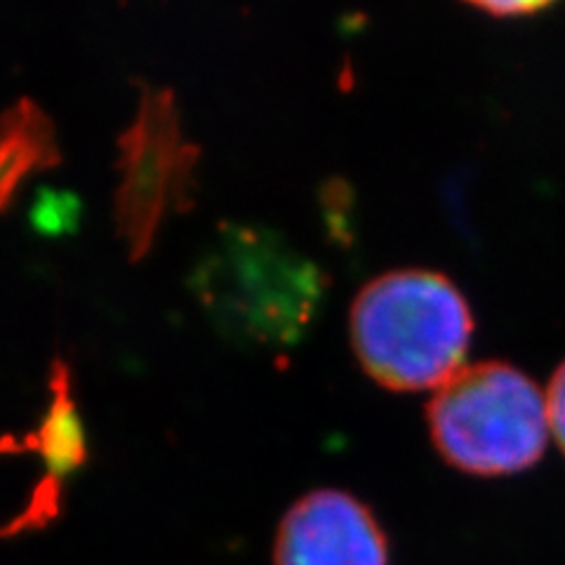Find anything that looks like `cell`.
Masks as SVG:
<instances>
[{
  "label": "cell",
  "mask_w": 565,
  "mask_h": 565,
  "mask_svg": "<svg viewBox=\"0 0 565 565\" xmlns=\"http://www.w3.org/2000/svg\"><path fill=\"white\" fill-rule=\"evenodd\" d=\"M274 565H392L386 530L356 494L318 488L280 519Z\"/></svg>",
  "instance_id": "3957f363"
},
{
  "label": "cell",
  "mask_w": 565,
  "mask_h": 565,
  "mask_svg": "<svg viewBox=\"0 0 565 565\" xmlns=\"http://www.w3.org/2000/svg\"><path fill=\"white\" fill-rule=\"evenodd\" d=\"M359 363L392 392H424L465 365L473 318L465 295L431 269H394L373 278L349 313Z\"/></svg>",
  "instance_id": "6da1fadb"
},
{
  "label": "cell",
  "mask_w": 565,
  "mask_h": 565,
  "mask_svg": "<svg viewBox=\"0 0 565 565\" xmlns=\"http://www.w3.org/2000/svg\"><path fill=\"white\" fill-rule=\"evenodd\" d=\"M473 8H479L488 14H494L500 17V20H504V17H514V14H533V12H540V10H546L550 8V3H473Z\"/></svg>",
  "instance_id": "52a82bcc"
},
{
  "label": "cell",
  "mask_w": 565,
  "mask_h": 565,
  "mask_svg": "<svg viewBox=\"0 0 565 565\" xmlns=\"http://www.w3.org/2000/svg\"><path fill=\"white\" fill-rule=\"evenodd\" d=\"M427 422L438 455L457 471L483 479L537 465L552 434L546 394L504 361L465 363L434 392Z\"/></svg>",
  "instance_id": "7a4b0ae2"
},
{
  "label": "cell",
  "mask_w": 565,
  "mask_h": 565,
  "mask_svg": "<svg viewBox=\"0 0 565 565\" xmlns=\"http://www.w3.org/2000/svg\"><path fill=\"white\" fill-rule=\"evenodd\" d=\"M546 415H550V431L565 452V361L556 367L546 388Z\"/></svg>",
  "instance_id": "8992f818"
},
{
  "label": "cell",
  "mask_w": 565,
  "mask_h": 565,
  "mask_svg": "<svg viewBox=\"0 0 565 565\" xmlns=\"http://www.w3.org/2000/svg\"><path fill=\"white\" fill-rule=\"evenodd\" d=\"M126 182L118 201L120 224L128 232L135 250H145L156 228L158 217L166 210L174 177L182 170L180 132L174 126L168 97L147 99L137 126L128 132L126 141Z\"/></svg>",
  "instance_id": "277c9868"
},
{
  "label": "cell",
  "mask_w": 565,
  "mask_h": 565,
  "mask_svg": "<svg viewBox=\"0 0 565 565\" xmlns=\"http://www.w3.org/2000/svg\"><path fill=\"white\" fill-rule=\"evenodd\" d=\"M50 151L52 132L31 104L24 102L0 120V205L8 201L12 186L20 184Z\"/></svg>",
  "instance_id": "5b68a950"
}]
</instances>
